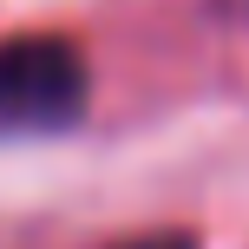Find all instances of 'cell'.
Returning <instances> with one entry per match:
<instances>
[{
  "label": "cell",
  "instance_id": "6da1fadb",
  "mask_svg": "<svg viewBox=\"0 0 249 249\" xmlns=\"http://www.w3.org/2000/svg\"><path fill=\"white\" fill-rule=\"evenodd\" d=\"M86 105V66L66 39L0 46V131H59Z\"/></svg>",
  "mask_w": 249,
  "mask_h": 249
},
{
  "label": "cell",
  "instance_id": "7a4b0ae2",
  "mask_svg": "<svg viewBox=\"0 0 249 249\" xmlns=\"http://www.w3.org/2000/svg\"><path fill=\"white\" fill-rule=\"evenodd\" d=\"M118 249H197L190 236H138V243H118Z\"/></svg>",
  "mask_w": 249,
  "mask_h": 249
}]
</instances>
